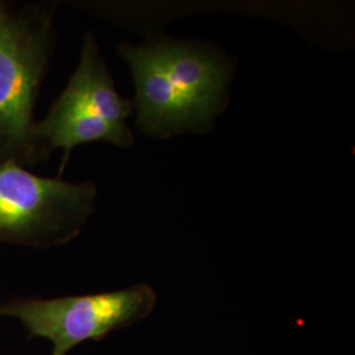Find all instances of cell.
Wrapping results in <instances>:
<instances>
[{
    "label": "cell",
    "mask_w": 355,
    "mask_h": 355,
    "mask_svg": "<svg viewBox=\"0 0 355 355\" xmlns=\"http://www.w3.org/2000/svg\"><path fill=\"white\" fill-rule=\"evenodd\" d=\"M53 13L0 1V162L33 167L49 154L36 135L35 108L53 49Z\"/></svg>",
    "instance_id": "cell-1"
},
{
    "label": "cell",
    "mask_w": 355,
    "mask_h": 355,
    "mask_svg": "<svg viewBox=\"0 0 355 355\" xmlns=\"http://www.w3.org/2000/svg\"><path fill=\"white\" fill-rule=\"evenodd\" d=\"M94 182L44 178L0 162V242L48 249L74 240L95 211Z\"/></svg>",
    "instance_id": "cell-2"
},
{
    "label": "cell",
    "mask_w": 355,
    "mask_h": 355,
    "mask_svg": "<svg viewBox=\"0 0 355 355\" xmlns=\"http://www.w3.org/2000/svg\"><path fill=\"white\" fill-rule=\"evenodd\" d=\"M158 302L149 284L55 299L15 297L0 304V318H17L29 338H46L51 355H67L86 341H102L150 316Z\"/></svg>",
    "instance_id": "cell-3"
},
{
    "label": "cell",
    "mask_w": 355,
    "mask_h": 355,
    "mask_svg": "<svg viewBox=\"0 0 355 355\" xmlns=\"http://www.w3.org/2000/svg\"><path fill=\"white\" fill-rule=\"evenodd\" d=\"M171 86L209 130L228 104L233 64L203 44L159 38L149 42Z\"/></svg>",
    "instance_id": "cell-4"
},
{
    "label": "cell",
    "mask_w": 355,
    "mask_h": 355,
    "mask_svg": "<svg viewBox=\"0 0 355 355\" xmlns=\"http://www.w3.org/2000/svg\"><path fill=\"white\" fill-rule=\"evenodd\" d=\"M119 53L125 60L135 80L137 127L153 137L167 139L183 133L208 132L166 76L150 44L132 45L123 42Z\"/></svg>",
    "instance_id": "cell-5"
},
{
    "label": "cell",
    "mask_w": 355,
    "mask_h": 355,
    "mask_svg": "<svg viewBox=\"0 0 355 355\" xmlns=\"http://www.w3.org/2000/svg\"><path fill=\"white\" fill-rule=\"evenodd\" d=\"M61 96L116 127H128L125 121L135 112L133 101L123 98L114 89L98 41L91 32L85 36L80 61Z\"/></svg>",
    "instance_id": "cell-6"
},
{
    "label": "cell",
    "mask_w": 355,
    "mask_h": 355,
    "mask_svg": "<svg viewBox=\"0 0 355 355\" xmlns=\"http://www.w3.org/2000/svg\"><path fill=\"white\" fill-rule=\"evenodd\" d=\"M36 135L48 154L58 148L64 149L60 175L71 150L78 145L108 142L128 148L135 142V136L129 128L112 125L101 117L80 110L64 96H60L51 105L46 117L37 123Z\"/></svg>",
    "instance_id": "cell-7"
}]
</instances>
